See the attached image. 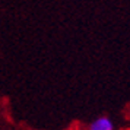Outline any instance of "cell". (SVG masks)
<instances>
[{"instance_id":"obj_1","label":"cell","mask_w":130,"mask_h":130,"mask_svg":"<svg viewBox=\"0 0 130 130\" xmlns=\"http://www.w3.org/2000/svg\"><path fill=\"white\" fill-rule=\"evenodd\" d=\"M89 130H114V126L108 117H98L91 123Z\"/></svg>"}]
</instances>
